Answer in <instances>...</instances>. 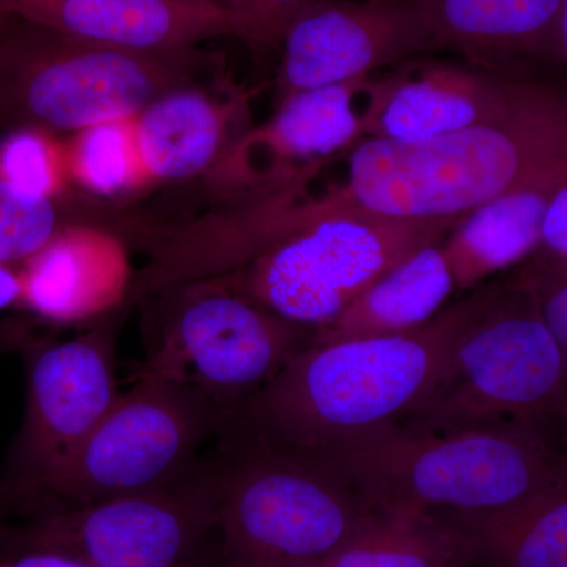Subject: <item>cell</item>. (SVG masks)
I'll return each mask as SVG.
<instances>
[{"label": "cell", "mask_w": 567, "mask_h": 567, "mask_svg": "<svg viewBox=\"0 0 567 567\" xmlns=\"http://www.w3.org/2000/svg\"><path fill=\"white\" fill-rule=\"evenodd\" d=\"M566 182L567 162L555 164L462 216L443 240L456 289H476L525 262L551 194Z\"/></svg>", "instance_id": "d6986e66"}, {"label": "cell", "mask_w": 567, "mask_h": 567, "mask_svg": "<svg viewBox=\"0 0 567 567\" xmlns=\"http://www.w3.org/2000/svg\"><path fill=\"white\" fill-rule=\"evenodd\" d=\"M456 290L443 240L424 246L347 306L316 339L404 333L431 322Z\"/></svg>", "instance_id": "ffe728a7"}, {"label": "cell", "mask_w": 567, "mask_h": 567, "mask_svg": "<svg viewBox=\"0 0 567 567\" xmlns=\"http://www.w3.org/2000/svg\"><path fill=\"white\" fill-rule=\"evenodd\" d=\"M20 276L22 311L51 327H91L128 309L132 251L117 230L70 223L20 265Z\"/></svg>", "instance_id": "2e32d148"}, {"label": "cell", "mask_w": 567, "mask_h": 567, "mask_svg": "<svg viewBox=\"0 0 567 567\" xmlns=\"http://www.w3.org/2000/svg\"><path fill=\"white\" fill-rule=\"evenodd\" d=\"M251 95L233 80H197L163 93L137 112L136 140L153 186L205 178L249 123Z\"/></svg>", "instance_id": "e0dca14e"}, {"label": "cell", "mask_w": 567, "mask_h": 567, "mask_svg": "<svg viewBox=\"0 0 567 567\" xmlns=\"http://www.w3.org/2000/svg\"><path fill=\"white\" fill-rule=\"evenodd\" d=\"M0 178L28 196L58 203L71 186L65 142L35 126L2 134Z\"/></svg>", "instance_id": "cb8c5ba5"}, {"label": "cell", "mask_w": 567, "mask_h": 567, "mask_svg": "<svg viewBox=\"0 0 567 567\" xmlns=\"http://www.w3.org/2000/svg\"><path fill=\"white\" fill-rule=\"evenodd\" d=\"M137 306L145 353L134 377L189 388L226 415L262 391L317 331L210 281L174 284Z\"/></svg>", "instance_id": "9c48e42d"}, {"label": "cell", "mask_w": 567, "mask_h": 567, "mask_svg": "<svg viewBox=\"0 0 567 567\" xmlns=\"http://www.w3.org/2000/svg\"><path fill=\"white\" fill-rule=\"evenodd\" d=\"M128 309L62 341L24 342L25 412L0 486L47 476L76 451L121 394L117 347Z\"/></svg>", "instance_id": "8fae6325"}, {"label": "cell", "mask_w": 567, "mask_h": 567, "mask_svg": "<svg viewBox=\"0 0 567 567\" xmlns=\"http://www.w3.org/2000/svg\"><path fill=\"white\" fill-rule=\"evenodd\" d=\"M215 442L216 567H322L375 513L319 458L224 427Z\"/></svg>", "instance_id": "5b68a950"}, {"label": "cell", "mask_w": 567, "mask_h": 567, "mask_svg": "<svg viewBox=\"0 0 567 567\" xmlns=\"http://www.w3.org/2000/svg\"><path fill=\"white\" fill-rule=\"evenodd\" d=\"M278 100L330 87L432 51L412 0H316L284 32Z\"/></svg>", "instance_id": "7c38bea8"}, {"label": "cell", "mask_w": 567, "mask_h": 567, "mask_svg": "<svg viewBox=\"0 0 567 567\" xmlns=\"http://www.w3.org/2000/svg\"><path fill=\"white\" fill-rule=\"evenodd\" d=\"M436 513L475 540L484 567H567V480L505 505Z\"/></svg>", "instance_id": "44dd1931"}, {"label": "cell", "mask_w": 567, "mask_h": 567, "mask_svg": "<svg viewBox=\"0 0 567 567\" xmlns=\"http://www.w3.org/2000/svg\"><path fill=\"white\" fill-rule=\"evenodd\" d=\"M10 551H48L89 567H216L210 461L173 487L0 524V554Z\"/></svg>", "instance_id": "30bf717a"}, {"label": "cell", "mask_w": 567, "mask_h": 567, "mask_svg": "<svg viewBox=\"0 0 567 567\" xmlns=\"http://www.w3.org/2000/svg\"><path fill=\"white\" fill-rule=\"evenodd\" d=\"M6 20H7V14L2 13V11H0V31H2V25H3V22H6Z\"/></svg>", "instance_id": "4dcf8cb0"}, {"label": "cell", "mask_w": 567, "mask_h": 567, "mask_svg": "<svg viewBox=\"0 0 567 567\" xmlns=\"http://www.w3.org/2000/svg\"><path fill=\"white\" fill-rule=\"evenodd\" d=\"M532 256L567 267V182L561 183L548 200Z\"/></svg>", "instance_id": "83f0119b"}, {"label": "cell", "mask_w": 567, "mask_h": 567, "mask_svg": "<svg viewBox=\"0 0 567 567\" xmlns=\"http://www.w3.org/2000/svg\"><path fill=\"white\" fill-rule=\"evenodd\" d=\"M483 286L404 333L312 339L223 427L265 445L317 454L398 424L431 391Z\"/></svg>", "instance_id": "7a4b0ae2"}, {"label": "cell", "mask_w": 567, "mask_h": 567, "mask_svg": "<svg viewBox=\"0 0 567 567\" xmlns=\"http://www.w3.org/2000/svg\"><path fill=\"white\" fill-rule=\"evenodd\" d=\"M134 118L136 115L96 123L63 140L71 185L106 199L152 188L142 164Z\"/></svg>", "instance_id": "603a6c76"}, {"label": "cell", "mask_w": 567, "mask_h": 567, "mask_svg": "<svg viewBox=\"0 0 567 567\" xmlns=\"http://www.w3.org/2000/svg\"><path fill=\"white\" fill-rule=\"evenodd\" d=\"M197 51L145 54L70 39L7 14L0 31V133H74L130 117L197 80Z\"/></svg>", "instance_id": "ba28073f"}, {"label": "cell", "mask_w": 567, "mask_h": 567, "mask_svg": "<svg viewBox=\"0 0 567 567\" xmlns=\"http://www.w3.org/2000/svg\"><path fill=\"white\" fill-rule=\"evenodd\" d=\"M377 511L484 509L567 480L561 442L513 431L393 424L317 454Z\"/></svg>", "instance_id": "8992f818"}, {"label": "cell", "mask_w": 567, "mask_h": 567, "mask_svg": "<svg viewBox=\"0 0 567 567\" xmlns=\"http://www.w3.org/2000/svg\"><path fill=\"white\" fill-rule=\"evenodd\" d=\"M511 271L527 289L548 333L567 354V267L529 256Z\"/></svg>", "instance_id": "484cf974"}, {"label": "cell", "mask_w": 567, "mask_h": 567, "mask_svg": "<svg viewBox=\"0 0 567 567\" xmlns=\"http://www.w3.org/2000/svg\"><path fill=\"white\" fill-rule=\"evenodd\" d=\"M0 567H89L74 559L48 551H10L0 554Z\"/></svg>", "instance_id": "f1b7e54d"}, {"label": "cell", "mask_w": 567, "mask_h": 567, "mask_svg": "<svg viewBox=\"0 0 567 567\" xmlns=\"http://www.w3.org/2000/svg\"><path fill=\"white\" fill-rule=\"evenodd\" d=\"M215 2L221 3V6L229 7L230 9V0H215Z\"/></svg>", "instance_id": "1f68e13d"}, {"label": "cell", "mask_w": 567, "mask_h": 567, "mask_svg": "<svg viewBox=\"0 0 567 567\" xmlns=\"http://www.w3.org/2000/svg\"><path fill=\"white\" fill-rule=\"evenodd\" d=\"M323 166L213 203L193 224V275L305 327H327L380 276L462 218L365 210L341 188L311 196Z\"/></svg>", "instance_id": "6da1fadb"}, {"label": "cell", "mask_w": 567, "mask_h": 567, "mask_svg": "<svg viewBox=\"0 0 567 567\" xmlns=\"http://www.w3.org/2000/svg\"><path fill=\"white\" fill-rule=\"evenodd\" d=\"M322 567H484V559L442 513L375 509Z\"/></svg>", "instance_id": "7402d4cb"}, {"label": "cell", "mask_w": 567, "mask_h": 567, "mask_svg": "<svg viewBox=\"0 0 567 567\" xmlns=\"http://www.w3.org/2000/svg\"><path fill=\"white\" fill-rule=\"evenodd\" d=\"M226 417L189 388L134 377L63 464L31 483L0 486V524L173 487L196 472Z\"/></svg>", "instance_id": "52a82bcc"}, {"label": "cell", "mask_w": 567, "mask_h": 567, "mask_svg": "<svg viewBox=\"0 0 567 567\" xmlns=\"http://www.w3.org/2000/svg\"><path fill=\"white\" fill-rule=\"evenodd\" d=\"M432 51L499 73L525 61L565 65L566 25L557 14L567 0H412Z\"/></svg>", "instance_id": "ac0fdd59"}, {"label": "cell", "mask_w": 567, "mask_h": 567, "mask_svg": "<svg viewBox=\"0 0 567 567\" xmlns=\"http://www.w3.org/2000/svg\"><path fill=\"white\" fill-rule=\"evenodd\" d=\"M371 76L290 93L262 125H251L223 153L205 186L215 197L259 188L323 166L364 140Z\"/></svg>", "instance_id": "4fadbf2b"}, {"label": "cell", "mask_w": 567, "mask_h": 567, "mask_svg": "<svg viewBox=\"0 0 567 567\" xmlns=\"http://www.w3.org/2000/svg\"><path fill=\"white\" fill-rule=\"evenodd\" d=\"M312 2L316 0H233L230 9L245 21L249 40L279 47L290 22Z\"/></svg>", "instance_id": "4316f807"}, {"label": "cell", "mask_w": 567, "mask_h": 567, "mask_svg": "<svg viewBox=\"0 0 567 567\" xmlns=\"http://www.w3.org/2000/svg\"><path fill=\"white\" fill-rule=\"evenodd\" d=\"M20 267L0 265V312L18 306V303H20Z\"/></svg>", "instance_id": "f546056e"}, {"label": "cell", "mask_w": 567, "mask_h": 567, "mask_svg": "<svg viewBox=\"0 0 567 567\" xmlns=\"http://www.w3.org/2000/svg\"><path fill=\"white\" fill-rule=\"evenodd\" d=\"M0 11L70 39L145 54L196 51L219 37L249 40L240 14L215 0H0Z\"/></svg>", "instance_id": "9a60e30c"}, {"label": "cell", "mask_w": 567, "mask_h": 567, "mask_svg": "<svg viewBox=\"0 0 567 567\" xmlns=\"http://www.w3.org/2000/svg\"><path fill=\"white\" fill-rule=\"evenodd\" d=\"M567 162L565 96L525 82L499 121L432 140L364 137L339 186L354 204L402 219L461 218L546 167Z\"/></svg>", "instance_id": "3957f363"}, {"label": "cell", "mask_w": 567, "mask_h": 567, "mask_svg": "<svg viewBox=\"0 0 567 567\" xmlns=\"http://www.w3.org/2000/svg\"><path fill=\"white\" fill-rule=\"evenodd\" d=\"M70 223L76 221L61 215L55 200L28 196L0 178V265L20 267Z\"/></svg>", "instance_id": "d4e9b609"}, {"label": "cell", "mask_w": 567, "mask_h": 567, "mask_svg": "<svg viewBox=\"0 0 567 567\" xmlns=\"http://www.w3.org/2000/svg\"><path fill=\"white\" fill-rule=\"evenodd\" d=\"M230 2H233V0H230Z\"/></svg>", "instance_id": "d6a6232c"}, {"label": "cell", "mask_w": 567, "mask_h": 567, "mask_svg": "<svg viewBox=\"0 0 567 567\" xmlns=\"http://www.w3.org/2000/svg\"><path fill=\"white\" fill-rule=\"evenodd\" d=\"M525 82L466 62L399 63L369 81L364 137L416 142L499 121Z\"/></svg>", "instance_id": "5bb4252c"}, {"label": "cell", "mask_w": 567, "mask_h": 567, "mask_svg": "<svg viewBox=\"0 0 567 567\" xmlns=\"http://www.w3.org/2000/svg\"><path fill=\"white\" fill-rule=\"evenodd\" d=\"M567 354L511 271L484 284L431 391L398 425L415 432L513 431L561 442Z\"/></svg>", "instance_id": "277c9868"}]
</instances>
